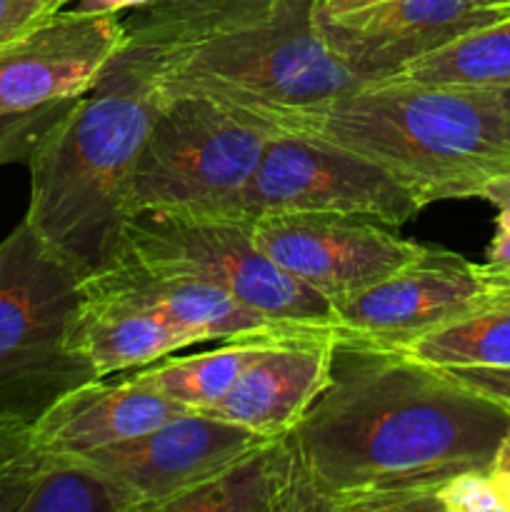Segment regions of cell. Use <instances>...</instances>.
I'll return each mask as SVG.
<instances>
[{"label":"cell","mask_w":510,"mask_h":512,"mask_svg":"<svg viewBox=\"0 0 510 512\" xmlns=\"http://www.w3.org/2000/svg\"><path fill=\"white\" fill-rule=\"evenodd\" d=\"M508 430V405L445 368L340 333L328 383L280 438L290 512H435V490L488 470Z\"/></svg>","instance_id":"cell-1"},{"label":"cell","mask_w":510,"mask_h":512,"mask_svg":"<svg viewBox=\"0 0 510 512\" xmlns=\"http://www.w3.org/2000/svg\"><path fill=\"white\" fill-rule=\"evenodd\" d=\"M158 100L148 70L115 55L30 153L23 220L80 280L123 260L125 195Z\"/></svg>","instance_id":"cell-2"},{"label":"cell","mask_w":510,"mask_h":512,"mask_svg":"<svg viewBox=\"0 0 510 512\" xmlns=\"http://www.w3.org/2000/svg\"><path fill=\"white\" fill-rule=\"evenodd\" d=\"M273 133L318 138L370 160L423 205L478 198L510 165V108L495 88L383 80L273 125Z\"/></svg>","instance_id":"cell-3"},{"label":"cell","mask_w":510,"mask_h":512,"mask_svg":"<svg viewBox=\"0 0 510 512\" xmlns=\"http://www.w3.org/2000/svg\"><path fill=\"white\" fill-rule=\"evenodd\" d=\"M118 58L148 70L158 95H200L270 133L288 115L365 85L325 38L323 0H288L258 23L153 60Z\"/></svg>","instance_id":"cell-4"},{"label":"cell","mask_w":510,"mask_h":512,"mask_svg":"<svg viewBox=\"0 0 510 512\" xmlns=\"http://www.w3.org/2000/svg\"><path fill=\"white\" fill-rule=\"evenodd\" d=\"M80 303L83 280L23 220L0 243V420L35 423L98 380L75 345Z\"/></svg>","instance_id":"cell-5"},{"label":"cell","mask_w":510,"mask_h":512,"mask_svg":"<svg viewBox=\"0 0 510 512\" xmlns=\"http://www.w3.org/2000/svg\"><path fill=\"white\" fill-rule=\"evenodd\" d=\"M270 130L200 95H160L125 195L140 210L240 218Z\"/></svg>","instance_id":"cell-6"},{"label":"cell","mask_w":510,"mask_h":512,"mask_svg":"<svg viewBox=\"0 0 510 512\" xmlns=\"http://www.w3.org/2000/svg\"><path fill=\"white\" fill-rule=\"evenodd\" d=\"M123 260L218 285L275 323L335 325L333 303L258 248L253 220L140 210L125 220Z\"/></svg>","instance_id":"cell-7"},{"label":"cell","mask_w":510,"mask_h":512,"mask_svg":"<svg viewBox=\"0 0 510 512\" xmlns=\"http://www.w3.org/2000/svg\"><path fill=\"white\" fill-rule=\"evenodd\" d=\"M425 205L370 160L318 138L273 133L240 200V218L263 213L368 215L400 228Z\"/></svg>","instance_id":"cell-8"},{"label":"cell","mask_w":510,"mask_h":512,"mask_svg":"<svg viewBox=\"0 0 510 512\" xmlns=\"http://www.w3.org/2000/svg\"><path fill=\"white\" fill-rule=\"evenodd\" d=\"M253 238L273 263L330 303L398 273L425 250L395 225L348 213H263L253 220Z\"/></svg>","instance_id":"cell-9"},{"label":"cell","mask_w":510,"mask_h":512,"mask_svg":"<svg viewBox=\"0 0 510 512\" xmlns=\"http://www.w3.org/2000/svg\"><path fill=\"white\" fill-rule=\"evenodd\" d=\"M265 443L228 420L185 410L150 433L78 458L113 480L133 500V512H163L175 498Z\"/></svg>","instance_id":"cell-10"},{"label":"cell","mask_w":510,"mask_h":512,"mask_svg":"<svg viewBox=\"0 0 510 512\" xmlns=\"http://www.w3.org/2000/svg\"><path fill=\"white\" fill-rule=\"evenodd\" d=\"M475 263L428 248L398 273L333 303L340 333L383 348H405L423 335L485 308Z\"/></svg>","instance_id":"cell-11"},{"label":"cell","mask_w":510,"mask_h":512,"mask_svg":"<svg viewBox=\"0 0 510 512\" xmlns=\"http://www.w3.org/2000/svg\"><path fill=\"white\" fill-rule=\"evenodd\" d=\"M120 15L58 10L0 48V113H20L88 93L123 48Z\"/></svg>","instance_id":"cell-12"},{"label":"cell","mask_w":510,"mask_h":512,"mask_svg":"<svg viewBox=\"0 0 510 512\" xmlns=\"http://www.w3.org/2000/svg\"><path fill=\"white\" fill-rule=\"evenodd\" d=\"M505 18L510 10L480 0H383L348 15H323V30L363 83H383L413 60Z\"/></svg>","instance_id":"cell-13"},{"label":"cell","mask_w":510,"mask_h":512,"mask_svg":"<svg viewBox=\"0 0 510 512\" xmlns=\"http://www.w3.org/2000/svg\"><path fill=\"white\" fill-rule=\"evenodd\" d=\"M338 335L335 325L278 335L250 360L228 393L203 413L265 440L283 438L328 383Z\"/></svg>","instance_id":"cell-14"},{"label":"cell","mask_w":510,"mask_h":512,"mask_svg":"<svg viewBox=\"0 0 510 512\" xmlns=\"http://www.w3.org/2000/svg\"><path fill=\"white\" fill-rule=\"evenodd\" d=\"M83 293L105 303L128 305V308L158 315L188 333L195 343H208V340L223 343V340L243 338V335L305 330L275 323L255 313L218 285L185 278V275L153 273L130 260H123L95 278L83 280Z\"/></svg>","instance_id":"cell-15"},{"label":"cell","mask_w":510,"mask_h":512,"mask_svg":"<svg viewBox=\"0 0 510 512\" xmlns=\"http://www.w3.org/2000/svg\"><path fill=\"white\" fill-rule=\"evenodd\" d=\"M0 512H133V500L88 460L45 445L35 423L0 420Z\"/></svg>","instance_id":"cell-16"},{"label":"cell","mask_w":510,"mask_h":512,"mask_svg":"<svg viewBox=\"0 0 510 512\" xmlns=\"http://www.w3.org/2000/svg\"><path fill=\"white\" fill-rule=\"evenodd\" d=\"M180 413L185 408L178 403L118 373L115 380L98 378L63 395L35 420V433L60 453L85 455L150 433Z\"/></svg>","instance_id":"cell-17"},{"label":"cell","mask_w":510,"mask_h":512,"mask_svg":"<svg viewBox=\"0 0 510 512\" xmlns=\"http://www.w3.org/2000/svg\"><path fill=\"white\" fill-rule=\"evenodd\" d=\"M288 0H153L120 15L125 58L153 60L183 45L258 23Z\"/></svg>","instance_id":"cell-18"},{"label":"cell","mask_w":510,"mask_h":512,"mask_svg":"<svg viewBox=\"0 0 510 512\" xmlns=\"http://www.w3.org/2000/svg\"><path fill=\"white\" fill-rule=\"evenodd\" d=\"M75 345L88 358L98 378L145 368L178 350L198 345L188 333L145 310L105 303L83 293Z\"/></svg>","instance_id":"cell-19"},{"label":"cell","mask_w":510,"mask_h":512,"mask_svg":"<svg viewBox=\"0 0 510 512\" xmlns=\"http://www.w3.org/2000/svg\"><path fill=\"white\" fill-rule=\"evenodd\" d=\"M290 333H298V330H290ZM278 335L285 333L243 335V338L223 340V343L215 345L213 350H205V353L165 355V358L155 360L145 368L128 370L125 375L148 385L163 398L178 403L180 408L203 413L228 393L230 385L248 368L250 360L258 358L268 348L270 340L278 338Z\"/></svg>","instance_id":"cell-20"},{"label":"cell","mask_w":510,"mask_h":512,"mask_svg":"<svg viewBox=\"0 0 510 512\" xmlns=\"http://www.w3.org/2000/svg\"><path fill=\"white\" fill-rule=\"evenodd\" d=\"M163 512H290V475L280 438L230 463Z\"/></svg>","instance_id":"cell-21"},{"label":"cell","mask_w":510,"mask_h":512,"mask_svg":"<svg viewBox=\"0 0 510 512\" xmlns=\"http://www.w3.org/2000/svg\"><path fill=\"white\" fill-rule=\"evenodd\" d=\"M390 80L453 88H505L510 85V18L473 30L445 48L413 60Z\"/></svg>","instance_id":"cell-22"},{"label":"cell","mask_w":510,"mask_h":512,"mask_svg":"<svg viewBox=\"0 0 510 512\" xmlns=\"http://www.w3.org/2000/svg\"><path fill=\"white\" fill-rule=\"evenodd\" d=\"M398 350L435 368H510V308L488 305Z\"/></svg>","instance_id":"cell-23"},{"label":"cell","mask_w":510,"mask_h":512,"mask_svg":"<svg viewBox=\"0 0 510 512\" xmlns=\"http://www.w3.org/2000/svg\"><path fill=\"white\" fill-rule=\"evenodd\" d=\"M435 512H510V490L493 470H468L433 493Z\"/></svg>","instance_id":"cell-24"},{"label":"cell","mask_w":510,"mask_h":512,"mask_svg":"<svg viewBox=\"0 0 510 512\" xmlns=\"http://www.w3.org/2000/svg\"><path fill=\"white\" fill-rule=\"evenodd\" d=\"M73 100H60V103L20 110V113H0V165L28 163L35 145Z\"/></svg>","instance_id":"cell-25"},{"label":"cell","mask_w":510,"mask_h":512,"mask_svg":"<svg viewBox=\"0 0 510 512\" xmlns=\"http://www.w3.org/2000/svg\"><path fill=\"white\" fill-rule=\"evenodd\" d=\"M55 13L53 0H0V48Z\"/></svg>","instance_id":"cell-26"},{"label":"cell","mask_w":510,"mask_h":512,"mask_svg":"<svg viewBox=\"0 0 510 512\" xmlns=\"http://www.w3.org/2000/svg\"><path fill=\"white\" fill-rule=\"evenodd\" d=\"M485 293L510 290V230H498L490 243L485 263L475 265Z\"/></svg>","instance_id":"cell-27"},{"label":"cell","mask_w":510,"mask_h":512,"mask_svg":"<svg viewBox=\"0 0 510 512\" xmlns=\"http://www.w3.org/2000/svg\"><path fill=\"white\" fill-rule=\"evenodd\" d=\"M468 388L510 408V368H445Z\"/></svg>","instance_id":"cell-28"},{"label":"cell","mask_w":510,"mask_h":512,"mask_svg":"<svg viewBox=\"0 0 510 512\" xmlns=\"http://www.w3.org/2000/svg\"><path fill=\"white\" fill-rule=\"evenodd\" d=\"M478 198L488 200V203L498 210L495 228L510 230V168L490 175V178L480 185Z\"/></svg>","instance_id":"cell-29"},{"label":"cell","mask_w":510,"mask_h":512,"mask_svg":"<svg viewBox=\"0 0 510 512\" xmlns=\"http://www.w3.org/2000/svg\"><path fill=\"white\" fill-rule=\"evenodd\" d=\"M148 3H153V0H70L65 8L83 15H123Z\"/></svg>","instance_id":"cell-30"},{"label":"cell","mask_w":510,"mask_h":512,"mask_svg":"<svg viewBox=\"0 0 510 512\" xmlns=\"http://www.w3.org/2000/svg\"><path fill=\"white\" fill-rule=\"evenodd\" d=\"M490 470H493L495 478H498L500 483H503L505 488L510 490V430H508V433H505V438L500 440L498 453H495Z\"/></svg>","instance_id":"cell-31"},{"label":"cell","mask_w":510,"mask_h":512,"mask_svg":"<svg viewBox=\"0 0 510 512\" xmlns=\"http://www.w3.org/2000/svg\"><path fill=\"white\" fill-rule=\"evenodd\" d=\"M378 3H383V0H323V15L335 18V15H348Z\"/></svg>","instance_id":"cell-32"},{"label":"cell","mask_w":510,"mask_h":512,"mask_svg":"<svg viewBox=\"0 0 510 512\" xmlns=\"http://www.w3.org/2000/svg\"><path fill=\"white\" fill-rule=\"evenodd\" d=\"M488 305H500V308H510V290H500V293H488L485 308Z\"/></svg>","instance_id":"cell-33"},{"label":"cell","mask_w":510,"mask_h":512,"mask_svg":"<svg viewBox=\"0 0 510 512\" xmlns=\"http://www.w3.org/2000/svg\"><path fill=\"white\" fill-rule=\"evenodd\" d=\"M488 8H500V10H510V0H480Z\"/></svg>","instance_id":"cell-34"},{"label":"cell","mask_w":510,"mask_h":512,"mask_svg":"<svg viewBox=\"0 0 510 512\" xmlns=\"http://www.w3.org/2000/svg\"><path fill=\"white\" fill-rule=\"evenodd\" d=\"M495 93H498V98L503 100L505 108H510V85H505V88H495Z\"/></svg>","instance_id":"cell-35"},{"label":"cell","mask_w":510,"mask_h":512,"mask_svg":"<svg viewBox=\"0 0 510 512\" xmlns=\"http://www.w3.org/2000/svg\"><path fill=\"white\" fill-rule=\"evenodd\" d=\"M70 0H53V5H55V13H58L60 8H65V5H68Z\"/></svg>","instance_id":"cell-36"},{"label":"cell","mask_w":510,"mask_h":512,"mask_svg":"<svg viewBox=\"0 0 510 512\" xmlns=\"http://www.w3.org/2000/svg\"><path fill=\"white\" fill-rule=\"evenodd\" d=\"M508 168H510V165H508ZM508 168H505V170H508Z\"/></svg>","instance_id":"cell-37"}]
</instances>
